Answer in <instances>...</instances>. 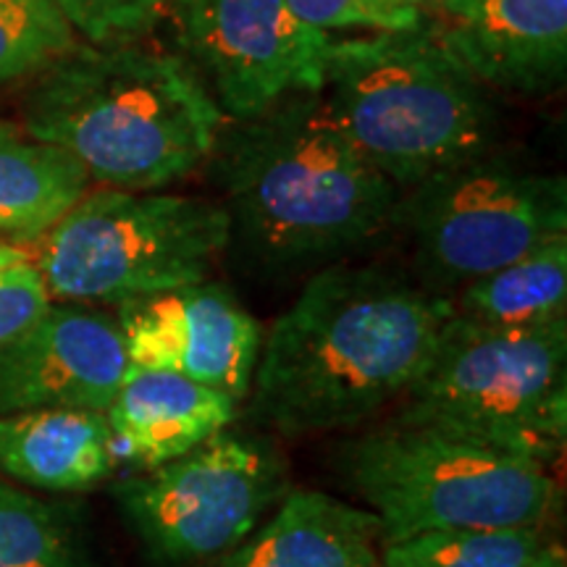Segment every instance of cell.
Returning a JSON list of instances; mask_svg holds the SVG:
<instances>
[{"instance_id": "cell-23", "label": "cell", "mask_w": 567, "mask_h": 567, "mask_svg": "<svg viewBox=\"0 0 567 567\" xmlns=\"http://www.w3.org/2000/svg\"><path fill=\"white\" fill-rule=\"evenodd\" d=\"M305 24L331 32H405L425 24L421 13L402 9L392 0H287Z\"/></svg>"}, {"instance_id": "cell-8", "label": "cell", "mask_w": 567, "mask_h": 567, "mask_svg": "<svg viewBox=\"0 0 567 567\" xmlns=\"http://www.w3.org/2000/svg\"><path fill=\"white\" fill-rule=\"evenodd\" d=\"M394 229L423 287L446 297L567 234V182L492 151L405 189Z\"/></svg>"}, {"instance_id": "cell-22", "label": "cell", "mask_w": 567, "mask_h": 567, "mask_svg": "<svg viewBox=\"0 0 567 567\" xmlns=\"http://www.w3.org/2000/svg\"><path fill=\"white\" fill-rule=\"evenodd\" d=\"M92 45L137 42L168 17V0H48Z\"/></svg>"}, {"instance_id": "cell-15", "label": "cell", "mask_w": 567, "mask_h": 567, "mask_svg": "<svg viewBox=\"0 0 567 567\" xmlns=\"http://www.w3.org/2000/svg\"><path fill=\"white\" fill-rule=\"evenodd\" d=\"M213 567H381V526L365 507L302 488Z\"/></svg>"}, {"instance_id": "cell-1", "label": "cell", "mask_w": 567, "mask_h": 567, "mask_svg": "<svg viewBox=\"0 0 567 567\" xmlns=\"http://www.w3.org/2000/svg\"><path fill=\"white\" fill-rule=\"evenodd\" d=\"M450 316L394 268H323L264 334L250 417L287 439L358 429L402 400Z\"/></svg>"}, {"instance_id": "cell-13", "label": "cell", "mask_w": 567, "mask_h": 567, "mask_svg": "<svg viewBox=\"0 0 567 567\" xmlns=\"http://www.w3.org/2000/svg\"><path fill=\"white\" fill-rule=\"evenodd\" d=\"M237 405L187 375L130 368L105 410L116 463L130 460L140 471L172 463L229 429Z\"/></svg>"}, {"instance_id": "cell-5", "label": "cell", "mask_w": 567, "mask_h": 567, "mask_svg": "<svg viewBox=\"0 0 567 567\" xmlns=\"http://www.w3.org/2000/svg\"><path fill=\"white\" fill-rule=\"evenodd\" d=\"M339 467L381 547L446 528H544L559 502L538 460L400 415L354 436Z\"/></svg>"}, {"instance_id": "cell-2", "label": "cell", "mask_w": 567, "mask_h": 567, "mask_svg": "<svg viewBox=\"0 0 567 567\" xmlns=\"http://www.w3.org/2000/svg\"><path fill=\"white\" fill-rule=\"evenodd\" d=\"M205 166L229 250L258 274L313 276L394 229L402 189L354 151L318 92L224 124Z\"/></svg>"}, {"instance_id": "cell-3", "label": "cell", "mask_w": 567, "mask_h": 567, "mask_svg": "<svg viewBox=\"0 0 567 567\" xmlns=\"http://www.w3.org/2000/svg\"><path fill=\"white\" fill-rule=\"evenodd\" d=\"M30 137L61 147L90 179L155 193L205 166L226 124L182 55L140 42L80 45L32 76Z\"/></svg>"}, {"instance_id": "cell-21", "label": "cell", "mask_w": 567, "mask_h": 567, "mask_svg": "<svg viewBox=\"0 0 567 567\" xmlns=\"http://www.w3.org/2000/svg\"><path fill=\"white\" fill-rule=\"evenodd\" d=\"M74 45V30L48 0H0V87L38 76Z\"/></svg>"}, {"instance_id": "cell-19", "label": "cell", "mask_w": 567, "mask_h": 567, "mask_svg": "<svg viewBox=\"0 0 567 567\" xmlns=\"http://www.w3.org/2000/svg\"><path fill=\"white\" fill-rule=\"evenodd\" d=\"M0 567H101L87 523L0 473Z\"/></svg>"}, {"instance_id": "cell-11", "label": "cell", "mask_w": 567, "mask_h": 567, "mask_svg": "<svg viewBox=\"0 0 567 567\" xmlns=\"http://www.w3.org/2000/svg\"><path fill=\"white\" fill-rule=\"evenodd\" d=\"M130 360L116 316L63 302L0 347V417L32 410H97L118 394Z\"/></svg>"}, {"instance_id": "cell-18", "label": "cell", "mask_w": 567, "mask_h": 567, "mask_svg": "<svg viewBox=\"0 0 567 567\" xmlns=\"http://www.w3.org/2000/svg\"><path fill=\"white\" fill-rule=\"evenodd\" d=\"M452 310L484 323H544L567 316V234L467 281Z\"/></svg>"}, {"instance_id": "cell-10", "label": "cell", "mask_w": 567, "mask_h": 567, "mask_svg": "<svg viewBox=\"0 0 567 567\" xmlns=\"http://www.w3.org/2000/svg\"><path fill=\"white\" fill-rule=\"evenodd\" d=\"M166 19L226 122L321 90L331 34L297 19L287 0H168Z\"/></svg>"}, {"instance_id": "cell-26", "label": "cell", "mask_w": 567, "mask_h": 567, "mask_svg": "<svg viewBox=\"0 0 567 567\" xmlns=\"http://www.w3.org/2000/svg\"><path fill=\"white\" fill-rule=\"evenodd\" d=\"M392 3L402 6V9H410V11L421 13V17L425 19V17H429V13H436V9L444 3V0H392Z\"/></svg>"}, {"instance_id": "cell-27", "label": "cell", "mask_w": 567, "mask_h": 567, "mask_svg": "<svg viewBox=\"0 0 567 567\" xmlns=\"http://www.w3.org/2000/svg\"><path fill=\"white\" fill-rule=\"evenodd\" d=\"M21 260H27L24 250H19L17 245H9V243H0V271L9 266H17Z\"/></svg>"}, {"instance_id": "cell-16", "label": "cell", "mask_w": 567, "mask_h": 567, "mask_svg": "<svg viewBox=\"0 0 567 567\" xmlns=\"http://www.w3.org/2000/svg\"><path fill=\"white\" fill-rule=\"evenodd\" d=\"M116 467L113 434L97 410H32L0 417V473L27 488L90 492Z\"/></svg>"}, {"instance_id": "cell-25", "label": "cell", "mask_w": 567, "mask_h": 567, "mask_svg": "<svg viewBox=\"0 0 567 567\" xmlns=\"http://www.w3.org/2000/svg\"><path fill=\"white\" fill-rule=\"evenodd\" d=\"M530 567H567V557H565V549L559 547V544H544V549L538 551V557L534 559V565Z\"/></svg>"}, {"instance_id": "cell-9", "label": "cell", "mask_w": 567, "mask_h": 567, "mask_svg": "<svg viewBox=\"0 0 567 567\" xmlns=\"http://www.w3.org/2000/svg\"><path fill=\"white\" fill-rule=\"evenodd\" d=\"M111 494L155 567H187L243 544L289 484L271 444L224 429L172 463L116 481Z\"/></svg>"}, {"instance_id": "cell-12", "label": "cell", "mask_w": 567, "mask_h": 567, "mask_svg": "<svg viewBox=\"0 0 567 567\" xmlns=\"http://www.w3.org/2000/svg\"><path fill=\"white\" fill-rule=\"evenodd\" d=\"M431 30L488 90L549 95L567 76V0H444Z\"/></svg>"}, {"instance_id": "cell-7", "label": "cell", "mask_w": 567, "mask_h": 567, "mask_svg": "<svg viewBox=\"0 0 567 567\" xmlns=\"http://www.w3.org/2000/svg\"><path fill=\"white\" fill-rule=\"evenodd\" d=\"M229 250V218L210 197L101 189L42 237L38 271L51 300L122 305L208 281Z\"/></svg>"}, {"instance_id": "cell-24", "label": "cell", "mask_w": 567, "mask_h": 567, "mask_svg": "<svg viewBox=\"0 0 567 567\" xmlns=\"http://www.w3.org/2000/svg\"><path fill=\"white\" fill-rule=\"evenodd\" d=\"M51 305L38 266L21 260L0 271V347L30 329Z\"/></svg>"}, {"instance_id": "cell-14", "label": "cell", "mask_w": 567, "mask_h": 567, "mask_svg": "<svg viewBox=\"0 0 567 567\" xmlns=\"http://www.w3.org/2000/svg\"><path fill=\"white\" fill-rule=\"evenodd\" d=\"M264 326L229 287L200 281L174 289L168 302L163 371L216 389L234 402L250 394Z\"/></svg>"}, {"instance_id": "cell-6", "label": "cell", "mask_w": 567, "mask_h": 567, "mask_svg": "<svg viewBox=\"0 0 567 567\" xmlns=\"http://www.w3.org/2000/svg\"><path fill=\"white\" fill-rule=\"evenodd\" d=\"M394 415L551 467L567 442V316L484 323L452 310Z\"/></svg>"}, {"instance_id": "cell-20", "label": "cell", "mask_w": 567, "mask_h": 567, "mask_svg": "<svg viewBox=\"0 0 567 567\" xmlns=\"http://www.w3.org/2000/svg\"><path fill=\"white\" fill-rule=\"evenodd\" d=\"M542 528H446L381 547V567H530Z\"/></svg>"}, {"instance_id": "cell-4", "label": "cell", "mask_w": 567, "mask_h": 567, "mask_svg": "<svg viewBox=\"0 0 567 567\" xmlns=\"http://www.w3.org/2000/svg\"><path fill=\"white\" fill-rule=\"evenodd\" d=\"M321 101L339 132L396 187L492 153L499 111L429 24L331 40Z\"/></svg>"}, {"instance_id": "cell-17", "label": "cell", "mask_w": 567, "mask_h": 567, "mask_svg": "<svg viewBox=\"0 0 567 567\" xmlns=\"http://www.w3.org/2000/svg\"><path fill=\"white\" fill-rule=\"evenodd\" d=\"M87 184L66 151L0 124V237L42 239L87 195Z\"/></svg>"}]
</instances>
